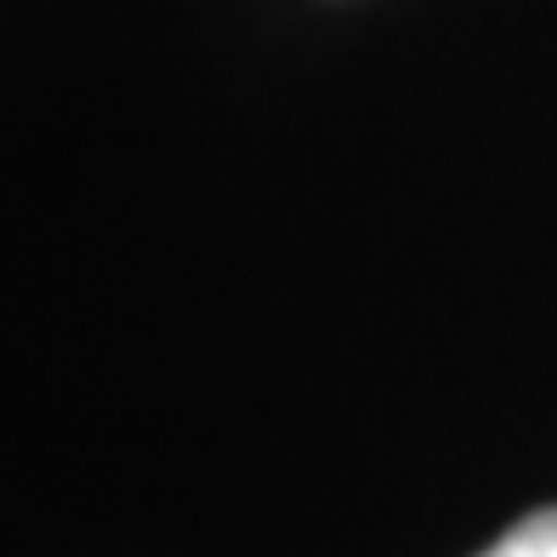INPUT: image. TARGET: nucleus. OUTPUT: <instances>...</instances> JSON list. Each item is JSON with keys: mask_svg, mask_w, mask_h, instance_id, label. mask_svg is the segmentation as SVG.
I'll list each match as a JSON object with an SVG mask.
<instances>
[{"mask_svg": "<svg viewBox=\"0 0 557 557\" xmlns=\"http://www.w3.org/2000/svg\"><path fill=\"white\" fill-rule=\"evenodd\" d=\"M484 557H557V506H552V512L523 518L518 529H506Z\"/></svg>", "mask_w": 557, "mask_h": 557, "instance_id": "nucleus-1", "label": "nucleus"}]
</instances>
